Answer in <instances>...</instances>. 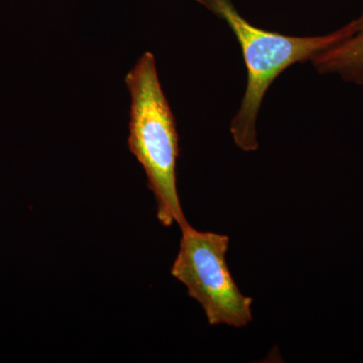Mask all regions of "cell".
Returning <instances> with one entry per match:
<instances>
[{"mask_svg": "<svg viewBox=\"0 0 363 363\" xmlns=\"http://www.w3.org/2000/svg\"><path fill=\"white\" fill-rule=\"evenodd\" d=\"M225 21L240 43L247 69V86L240 111L230 124L231 135L240 150L259 149L257 121L264 95L274 81L291 66L312 61L318 54L359 33L358 20L335 32L317 37H290L248 23L231 0H197Z\"/></svg>", "mask_w": 363, "mask_h": 363, "instance_id": "cell-1", "label": "cell"}, {"mask_svg": "<svg viewBox=\"0 0 363 363\" xmlns=\"http://www.w3.org/2000/svg\"><path fill=\"white\" fill-rule=\"evenodd\" d=\"M125 83L131 98L128 149L147 175L160 223L166 227L177 223L183 228L189 223L177 188L179 135L154 54L142 55L126 75Z\"/></svg>", "mask_w": 363, "mask_h": 363, "instance_id": "cell-2", "label": "cell"}, {"mask_svg": "<svg viewBox=\"0 0 363 363\" xmlns=\"http://www.w3.org/2000/svg\"><path fill=\"white\" fill-rule=\"evenodd\" d=\"M181 230L180 250L172 276L201 305L210 325L247 326L252 320V298L240 292L229 272L228 236L202 233L190 224Z\"/></svg>", "mask_w": 363, "mask_h": 363, "instance_id": "cell-3", "label": "cell"}, {"mask_svg": "<svg viewBox=\"0 0 363 363\" xmlns=\"http://www.w3.org/2000/svg\"><path fill=\"white\" fill-rule=\"evenodd\" d=\"M311 62L322 75L336 74L346 82L363 85V32L320 52Z\"/></svg>", "mask_w": 363, "mask_h": 363, "instance_id": "cell-4", "label": "cell"}, {"mask_svg": "<svg viewBox=\"0 0 363 363\" xmlns=\"http://www.w3.org/2000/svg\"><path fill=\"white\" fill-rule=\"evenodd\" d=\"M358 23H359V32H363V11L362 16L357 18Z\"/></svg>", "mask_w": 363, "mask_h": 363, "instance_id": "cell-5", "label": "cell"}]
</instances>
